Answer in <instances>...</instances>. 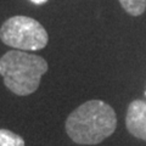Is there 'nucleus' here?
Returning <instances> with one entry per match:
<instances>
[{
	"label": "nucleus",
	"mask_w": 146,
	"mask_h": 146,
	"mask_svg": "<svg viewBox=\"0 0 146 146\" xmlns=\"http://www.w3.org/2000/svg\"><path fill=\"white\" fill-rule=\"evenodd\" d=\"M46 72L48 62L42 56L22 50H10L0 58V74L4 77V84L20 96L34 93Z\"/></svg>",
	"instance_id": "obj_2"
},
{
	"label": "nucleus",
	"mask_w": 146,
	"mask_h": 146,
	"mask_svg": "<svg viewBox=\"0 0 146 146\" xmlns=\"http://www.w3.org/2000/svg\"><path fill=\"white\" fill-rule=\"evenodd\" d=\"M0 39L7 46L22 51H35L46 46L49 36L45 28L34 18L13 16L3 23Z\"/></svg>",
	"instance_id": "obj_3"
},
{
	"label": "nucleus",
	"mask_w": 146,
	"mask_h": 146,
	"mask_svg": "<svg viewBox=\"0 0 146 146\" xmlns=\"http://www.w3.org/2000/svg\"><path fill=\"white\" fill-rule=\"evenodd\" d=\"M32 3H34V4H36V5H42V4H45L48 1V0H31Z\"/></svg>",
	"instance_id": "obj_7"
},
{
	"label": "nucleus",
	"mask_w": 146,
	"mask_h": 146,
	"mask_svg": "<svg viewBox=\"0 0 146 146\" xmlns=\"http://www.w3.org/2000/svg\"><path fill=\"white\" fill-rule=\"evenodd\" d=\"M125 124L131 135L146 141V102L135 100L129 105Z\"/></svg>",
	"instance_id": "obj_4"
},
{
	"label": "nucleus",
	"mask_w": 146,
	"mask_h": 146,
	"mask_svg": "<svg viewBox=\"0 0 146 146\" xmlns=\"http://www.w3.org/2000/svg\"><path fill=\"white\" fill-rule=\"evenodd\" d=\"M116 112L101 100H90L77 107L66 121L68 136L80 145H96L116 130Z\"/></svg>",
	"instance_id": "obj_1"
},
{
	"label": "nucleus",
	"mask_w": 146,
	"mask_h": 146,
	"mask_svg": "<svg viewBox=\"0 0 146 146\" xmlns=\"http://www.w3.org/2000/svg\"><path fill=\"white\" fill-rule=\"evenodd\" d=\"M0 146H25V140L11 130L0 129Z\"/></svg>",
	"instance_id": "obj_5"
},
{
	"label": "nucleus",
	"mask_w": 146,
	"mask_h": 146,
	"mask_svg": "<svg viewBox=\"0 0 146 146\" xmlns=\"http://www.w3.org/2000/svg\"><path fill=\"white\" fill-rule=\"evenodd\" d=\"M122 7L133 16L141 15L146 9V0H119Z\"/></svg>",
	"instance_id": "obj_6"
}]
</instances>
